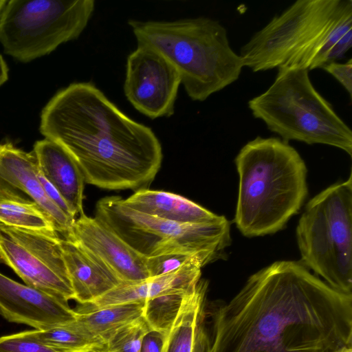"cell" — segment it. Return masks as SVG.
<instances>
[{"mask_svg": "<svg viewBox=\"0 0 352 352\" xmlns=\"http://www.w3.org/2000/svg\"><path fill=\"white\" fill-rule=\"evenodd\" d=\"M205 352H336L352 346V295L303 264L275 262L210 311Z\"/></svg>", "mask_w": 352, "mask_h": 352, "instance_id": "1", "label": "cell"}, {"mask_svg": "<svg viewBox=\"0 0 352 352\" xmlns=\"http://www.w3.org/2000/svg\"><path fill=\"white\" fill-rule=\"evenodd\" d=\"M39 130L61 145L85 183L107 190H139L154 179L162 161L152 129L121 111L91 82L69 85L43 109Z\"/></svg>", "mask_w": 352, "mask_h": 352, "instance_id": "2", "label": "cell"}, {"mask_svg": "<svg viewBox=\"0 0 352 352\" xmlns=\"http://www.w3.org/2000/svg\"><path fill=\"white\" fill-rule=\"evenodd\" d=\"M352 45L351 0H298L241 50L244 67L308 71L343 58Z\"/></svg>", "mask_w": 352, "mask_h": 352, "instance_id": "3", "label": "cell"}, {"mask_svg": "<svg viewBox=\"0 0 352 352\" xmlns=\"http://www.w3.org/2000/svg\"><path fill=\"white\" fill-rule=\"evenodd\" d=\"M235 164L237 228L248 237L281 230L307 195V170L298 152L280 138L258 136L242 147Z\"/></svg>", "mask_w": 352, "mask_h": 352, "instance_id": "4", "label": "cell"}, {"mask_svg": "<svg viewBox=\"0 0 352 352\" xmlns=\"http://www.w3.org/2000/svg\"><path fill=\"white\" fill-rule=\"evenodd\" d=\"M138 45L150 47L177 69L187 95L204 101L238 80L244 67L218 21L197 17L173 21L131 19Z\"/></svg>", "mask_w": 352, "mask_h": 352, "instance_id": "5", "label": "cell"}, {"mask_svg": "<svg viewBox=\"0 0 352 352\" xmlns=\"http://www.w3.org/2000/svg\"><path fill=\"white\" fill-rule=\"evenodd\" d=\"M248 107L284 141L327 144L352 155L351 129L315 89L307 69L278 68L274 82Z\"/></svg>", "mask_w": 352, "mask_h": 352, "instance_id": "6", "label": "cell"}, {"mask_svg": "<svg viewBox=\"0 0 352 352\" xmlns=\"http://www.w3.org/2000/svg\"><path fill=\"white\" fill-rule=\"evenodd\" d=\"M303 265L332 288L352 295V178L306 204L296 228Z\"/></svg>", "mask_w": 352, "mask_h": 352, "instance_id": "7", "label": "cell"}, {"mask_svg": "<svg viewBox=\"0 0 352 352\" xmlns=\"http://www.w3.org/2000/svg\"><path fill=\"white\" fill-rule=\"evenodd\" d=\"M94 217L144 257L188 253L208 264L223 258L231 243L230 224L224 216L206 223L180 224L138 212L120 197L111 196L97 202Z\"/></svg>", "mask_w": 352, "mask_h": 352, "instance_id": "8", "label": "cell"}, {"mask_svg": "<svg viewBox=\"0 0 352 352\" xmlns=\"http://www.w3.org/2000/svg\"><path fill=\"white\" fill-rule=\"evenodd\" d=\"M95 9L94 0H10L0 14V43L14 59L28 63L77 38Z\"/></svg>", "mask_w": 352, "mask_h": 352, "instance_id": "9", "label": "cell"}, {"mask_svg": "<svg viewBox=\"0 0 352 352\" xmlns=\"http://www.w3.org/2000/svg\"><path fill=\"white\" fill-rule=\"evenodd\" d=\"M56 231L0 228V262L25 285L68 302L74 292Z\"/></svg>", "mask_w": 352, "mask_h": 352, "instance_id": "10", "label": "cell"}, {"mask_svg": "<svg viewBox=\"0 0 352 352\" xmlns=\"http://www.w3.org/2000/svg\"><path fill=\"white\" fill-rule=\"evenodd\" d=\"M180 84L177 69L153 48L138 45L128 56L124 94L146 116L155 119L173 115Z\"/></svg>", "mask_w": 352, "mask_h": 352, "instance_id": "11", "label": "cell"}, {"mask_svg": "<svg viewBox=\"0 0 352 352\" xmlns=\"http://www.w3.org/2000/svg\"><path fill=\"white\" fill-rule=\"evenodd\" d=\"M63 238L72 240L89 251L122 283H136L149 278L146 257L95 217H90L81 213Z\"/></svg>", "mask_w": 352, "mask_h": 352, "instance_id": "12", "label": "cell"}, {"mask_svg": "<svg viewBox=\"0 0 352 352\" xmlns=\"http://www.w3.org/2000/svg\"><path fill=\"white\" fill-rule=\"evenodd\" d=\"M0 314L11 322L45 329L73 322L68 302L19 283L0 273Z\"/></svg>", "mask_w": 352, "mask_h": 352, "instance_id": "13", "label": "cell"}, {"mask_svg": "<svg viewBox=\"0 0 352 352\" xmlns=\"http://www.w3.org/2000/svg\"><path fill=\"white\" fill-rule=\"evenodd\" d=\"M0 188L25 194L50 217L56 231L65 237L76 218L65 214L46 195L39 179L34 153H28L10 142L0 144Z\"/></svg>", "mask_w": 352, "mask_h": 352, "instance_id": "14", "label": "cell"}, {"mask_svg": "<svg viewBox=\"0 0 352 352\" xmlns=\"http://www.w3.org/2000/svg\"><path fill=\"white\" fill-rule=\"evenodd\" d=\"M63 257L74 292V300L88 305L122 282L98 258L76 242L61 238Z\"/></svg>", "mask_w": 352, "mask_h": 352, "instance_id": "15", "label": "cell"}, {"mask_svg": "<svg viewBox=\"0 0 352 352\" xmlns=\"http://www.w3.org/2000/svg\"><path fill=\"white\" fill-rule=\"evenodd\" d=\"M32 152L40 172L61 195L73 214L76 217L82 213L85 181L70 154L47 138L36 142Z\"/></svg>", "mask_w": 352, "mask_h": 352, "instance_id": "16", "label": "cell"}, {"mask_svg": "<svg viewBox=\"0 0 352 352\" xmlns=\"http://www.w3.org/2000/svg\"><path fill=\"white\" fill-rule=\"evenodd\" d=\"M201 274V267L190 263L167 274L136 283H122L93 302L75 310L88 312L104 307L143 302L170 290L190 289L199 282Z\"/></svg>", "mask_w": 352, "mask_h": 352, "instance_id": "17", "label": "cell"}, {"mask_svg": "<svg viewBox=\"0 0 352 352\" xmlns=\"http://www.w3.org/2000/svg\"><path fill=\"white\" fill-rule=\"evenodd\" d=\"M123 202L138 212L180 224L206 223L221 217L179 195L146 188L137 190Z\"/></svg>", "mask_w": 352, "mask_h": 352, "instance_id": "18", "label": "cell"}, {"mask_svg": "<svg viewBox=\"0 0 352 352\" xmlns=\"http://www.w3.org/2000/svg\"><path fill=\"white\" fill-rule=\"evenodd\" d=\"M206 290L207 283L200 279L168 333L163 352H205Z\"/></svg>", "mask_w": 352, "mask_h": 352, "instance_id": "19", "label": "cell"}, {"mask_svg": "<svg viewBox=\"0 0 352 352\" xmlns=\"http://www.w3.org/2000/svg\"><path fill=\"white\" fill-rule=\"evenodd\" d=\"M145 301L104 307L77 312L68 324L94 343L101 345L119 329L143 315Z\"/></svg>", "mask_w": 352, "mask_h": 352, "instance_id": "20", "label": "cell"}, {"mask_svg": "<svg viewBox=\"0 0 352 352\" xmlns=\"http://www.w3.org/2000/svg\"><path fill=\"white\" fill-rule=\"evenodd\" d=\"M0 228L56 231L50 217L36 202L7 188H0Z\"/></svg>", "mask_w": 352, "mask_h": 352, "instance_id": "21", "label": "cell"}, {"mask_svg": "<svg viewBox=\"0 0 352 352\" xmlns=\"http://www.w3.org/2000/svg\"><path fill=\"white\" fill-rule=\"evenodd\" d=\"M195 287L168 291L145 300L142 317L148 328L168 335L187 296Z\"/></svg>", "mask_w": 352, "mask_h": 352, "instance_id": "22", "label": "cell"}, {"mask_svg": "<svg viewBox=\"0 0 352 352\" xmlns=\"http://www.w3.org/2000/svg\"><path fill=\"white\" fill-rule=\"evenodd\" d=\"M34 336L56 352H91L99 346L68 324L32 330Z\"/></svg>", "mask_w": 352, "mask_h": 352, "instance_id": "23", "label": "cell"}, {"mask_svg": "<svg viewBox=\"0 0 352 352\" xmlns=\"http://www.w3.org/2000/svg\"><path fill=\"white\" fill-rule=\"evenodd\" d=\"M148 329L142 316L119 329L91 352H140L142 338Z\"/></svg>", "mask_w": 352, "mask_h": 352, "instance_id": "24", "label": "cell"}, {"mask_svg": "<svg viewBox=\"0 0 352 352\" xmlns=\"http://www.w3.org/2000/svg\"><path fill=\"white\" fill-rule=\"evenodd\" d=\"M195 261H199L204 266L206 265L205 261L196 254L170 253L146 257V266L149 278H153L175 272Z\"/></svg>", "mask_w": 352, "mask_h": 352, "instance_id": "25", "label": "cell"}, {"mask_svg": "<svg viewBox=\"0 0 352 352\" xmlns=\"http://www.w3.org/2000/svg\"><path fill=\"white\" fill-rule=\"evenodd\" d=\"M0 352H56L38 340L32 330L0 337Z\"/></svg>", "mask_w": 352, "mask_h": 352, "instance_id": "26", "label": "cell"}, {"mask_svg": "<svg viewBox=\"0 0 352 352\" xmlns=\"http://www.w3.org/2000/svg\"><path fill=\"white\" fill-rule=\"evenodd\" d=\"M322 69L333 76L346 90L350 97L352 95V59L344 63L331 62Z\"/></svg>", "mask_w": 352, "mask_h": 352, "instance_id": "27", "label": "cell"}, {"mask_svg": "<svg viewBox=\"0 0 352 352\" xmlns=\"http://www.w3.org/2000/svg\"><path fill=\"white\" fill-rule=\"evenodd\" d=\"M167 335L148 329L144 333L140 352H163Z\"/></svg>", "mask_w": 352, "mask_h": 352, "instance_id": "28", "label": "cell"}, {"mask_svg": "<svg viewBox=\"0 0 352 352\" xmlns=\"http://www.w3.org/2000/svg\"><path fill=\"white\" fill-rule=\"evenodd\" d=\"M8 78V67L3 56L0 54V86Z\"/></svg>", "mask_w": 352, "mask_h": 352, "instance_id": "29", "label": "cell"}, {"mask_svg": "<svg viewBox=\"0 0 352 352\" xmlns=\"http://www.w3.org/2000/svg\"><path fill=\"white\" fill-rule=\"evenodd\" d=\"M8 1L6 0H0V14L4 8L5 5L6 4Z\"/></svg>", "mask_w": 352, "mask_h": 352, "instance_id": "30", "label": "cell"}, {"mask_svg": "<svg viewBox=\"0 0 352 352\" xmlns=\"http://www.w3.org/2000/svg\"><path fill=\"white\" fill-rule=\"evenodd\" d=\"M336 352H352V348L351 347H346L343 348L338 351Z\"/></svg>", "mask_w": 352, "mask_h": 352, "instance_id": "31", "label": "cell"}]
</instances>
